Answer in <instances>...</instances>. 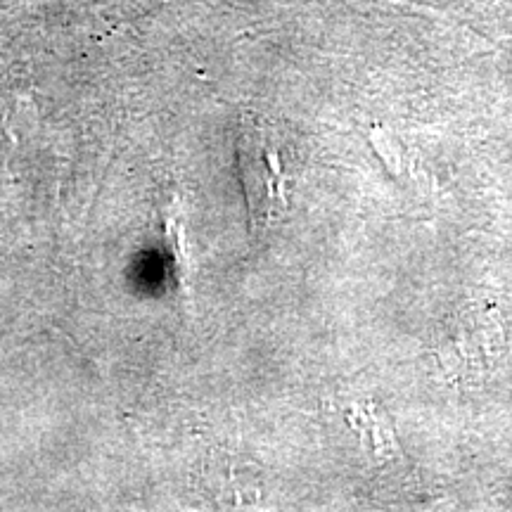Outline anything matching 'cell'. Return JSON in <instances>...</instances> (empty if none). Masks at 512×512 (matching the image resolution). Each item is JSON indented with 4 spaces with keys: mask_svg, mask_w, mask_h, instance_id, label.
<instances>
[{
    "mask_svg": "<svg viewBox=\"0 0 512 512\" xmlns=\"http://www.w3.org/2000/svg\"><path fill=\"white\" fill-rule=\"evenodd\" d=\"M238 166L245 190L252 228L268 226L287 209V162L285 145L264 128L242 126L238 143Z\"/></svg>",
    "mask_w": 512,
    "mask_h": 512,
    "instance_id": "6da1fadb",
    "label": "cell"
}]
</instances>
